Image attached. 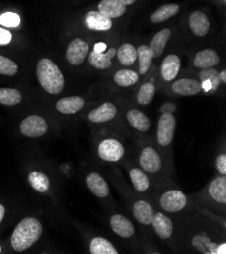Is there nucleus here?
Returning <instances> with one entry per match:
<instances>
[{
  "mask_svg": "<svg viewBox=\"0 0 226 254\" xmlns=\"http://www.w3.org/2000/svg\"><path fill=\"white\" fill-rule=\"evenodd\" d=\"M0 23L6 28H16L20 23V18L16 13L5 12L0 15Z\"/></svg>",
  "mask_w": 226,
  "mask_h": 254,
  "instance_id": "obj_36",
  "label": "nucleus"
},
{
  "mask_svg": "<svg viewBox=\"0 0 226 254\" xmlns=\"http://www.w3.org/2000/svg\"><path fill=\"white\" fill-rule=\"evenodd\" d=\"M215 166H216V169L221 174L223 175L226 174V155L225 154H221L216 158Z\"/></svg>",
  "mask_w": 226,
  "mask_h": 254,
  "instance_id": "obj_38",
  "label": "nucleus"
},
{
  "mask_svg": "<svg viewBox=\"0 0 226 254\" xmlns=\"http://www.w3.org/2000/svg\"><path fill=\"white\" fill-rule=\"evenodd\" d=\"M116 54L119 62L124 66H131L137 60V49L129 43L121 45L116 51Z\"/></svg>",
  "mask_w": 226,
  "mask_h": 254,
  "instance_id": "obj_25",
  "label": "nucleus"
},
{
  "mask_svg": "<svg viewBox=\"0 0 226 254\" xmlns=\"http://www.w3.org/2000/svg\"><path fill=\"white\" fill-rule=\"evenodd\" d=\"M219 78H220V81L222 83H226V71L225 70H222L219 73Z\"/></svg>",
  "mask_w": 226,
  "mask_h": 254,
  "instance_id": "obj_42",
  "label": "nucleus"
},
{
  "mask_svg": "<svg viewBox=\"0 0 226 254\" xmlns=\"http://www.w3.org/2000/svg\"><path fill=\"white\" fill-rule=\"evenodd\" d=\"M97 9L105 16L113 19L123 16L127 10V5L122 0H100Z\"/></svg>",
  "mask_w": 226,
  "mask_h": 254,
  "instance_id": "obj_10",
  "label": "nucleus"
},
{
  "mask_svg": "<svg viewBox=\"0 0 226 254\" xmlns=\"http://www.w3.org/2000/svg\"><path fill=\"white\" fill-rule=\"evenodd\" d=\"M122 1H123L125 4H126L127 6H128V5H131V4H133V3L136 1V0H122Z\"/></svg>",
  "mask_w": 226,
  "mask_h": 254,
  "instance_id": "obj_44",
  "label": "nucleus"
},
{
  "mask_svg": "<svg viewBox=\"0 0 226 254\" xmlns=\"http://www.w3.org/2000/svg\"><path fill=\"white\" fill-rule=\"evenodd\" d=\"M137 59L139 60V73L141 75H144L149 70L150 66H151L153 55L151 50L148 46L141 45L137 49Z\"/></svg>",
  "mask_w": 226,
  "mask_h": 254,
  "instance_id": "obj_30",
  "label": "nucleus"
},
{
  "mask_svg": "<svg viewBox=\"0 0 226 254\" xmlns=\"http://www.w3.org/2000/svg\"><path fill=\"white\" fill-rule=\"evenodd\" d=\"M129 174L133 186L137 191L143 192L147 190V189L149 188V180L144 171L139 168H133L130 170Z\"/></svg>",
  "mask_w": 226,
  "mask_h": 254,
  "instance_id": "obj_33",
  "label": "nucleus"
},
{
  "mask_svg": "<svg viewBox=\"0 0 226 254\" xmlns=\"http://www.w3.org/2000/svg\"><path fill=\"white\" fill-rule=\"evenodd\" d=\"M86 184L90 191L98 197H106L110 192L107 182L103 179L102 175L96 172H91L87 176Z\"/></svg>",
  "mask_w": 226,
  "mask_h": 254,
  "instance_id": "obj_21",
  "label": "nucleus"
},
{
  "mask_svg": "<svg viewBox=\"0 0 226 254\" xmlns=\"http://www.w3.org/2000/svg\"><path fill=\"white\" fill-rule=\"evenodd\" d=\"M85 101L81 96H67L59 99L56 104V109L64 115H73L84 108Z\"/></svg>",
  "mask_w": 226,
  "mask_h": 254,
  "instance_id": "obj_14",
  "label": "nucleus"
},
{
  "mask_svg": "<svg viewBox=\"0 0 226 254\" xmlns=\"http://www.w3.org/2000/svg\"><path fill=\"white\" fill-rule=\"evenodd\" d=\"M43 233L42 224L35 218L21 220L12 233L11 246L15 251H24L36 243Z\"/></svg>",
  "mask_w": 226,
  "mask_h": 254,
  "instance_id": "obj_1",
  "label": "nucleus"
},
{
  "mask_svg": "<svg viewBox=\"0 0 226 254\" xmlns=\"http://www.w3.org/2000/svg\"><path fill=\"white\" fill-rule=\"evenodd\" d=\"M171 89L174 93L183 95V96H192L199 94L201 90L203 89L201 82L190 79V78H182L174 81L171 85Z\"/></svg>",
  "mask_w": 226,
  "mask_h": 254,
  "instance_id": "obj_13",
  "label": "nucleus"
},
{
  "mask_svg": "<svg viewBox=\"0 0 226 254\" xmlns=\"http://www.w3.org/2000/svg\"><path fill=\"white\" fill-rule=\"evenodd\" d=\"M133 215L139 223L143 225H150L154 217V211L151 205L148 204L147 201L138 200L134 204Z\"/></svg>",
  "mask_w": 226,
  "mask_h": 254,
  "instance_id": "obj_22",
  "label": "nucleus"
},
{
  "mask_svg": "<svg viewBox=\"0 0 226 254\" xmlns=\"http://www.w3.org/2000/svg\"><path fill=\"white\" fill-rule=\"evenodd\" d=\"M37 77L42 88L50 94H59L64 88V75L49 58H42L37 64Z\"/></svg>",
  "mask_w": 226,
  "mask_h": 254,
  "instance_id": "obj_2",
  "label": "nucleus"
},
{
  "mask_svg": "<svg viewBox=\"0 0 226 254\" xmlns=\"http://www.w3.org/2000/svg\"><path fill=\"white\" fill-rule=\"evenodd\" d=\"M29 183L31 187L39 192H46L50 188L49 177L40 171H33L29 174Z\"/></svg>",
  "mask_w": 226,
  "mask_h": 254,
  "instance_id": "obj_32",
  "label": "nucleus"
},
{
  "mask_svg": "<svg viewBox=\"0 0 226 254\" xmlns=\"http://www.w3.org/2000/svg\"><path fill=\"white\" fill-rule=\"evenodd\" d=\"M222 1H223L224 3H226V0H222Z\"/></svg>",
  "mask_w": 226,
  "mask_h": 254,
  "instance_id": "obj_45",
  "label": "nucleus"
},
{
  "mask_svg": "<svg viewBox=\"0 0 226 254\" xmlns=\"http://www.w3.org/2000/svg\"><path fill=\"white\" fill-rule=\"evenodd\" d=\"M210 243L211 242L207 236L198 235L193 239V246L202 253H209Z\"/></svg>",
  "mask_w": 226,
  "mask_h": 254,
  "instance_id": "obj_37",
  "label": "nucleus"
},
{
  "mask_svg": "<svg viewBox=\"0 0 226 254\" xmlns=\"http://www.w3.org/2000/svg\"><path fill=\"white\" fill-rule=\"evenodd\" d=\"M116 55V49L111 48L109 49L107 52H97L95 50H92L89 57L88 61L91 66L98 70H106L110 69L112 67V60Z\"/></svg>",
  "mask_w": 226,
  "mask_h": 254,
  "instance_id": "obj_15",
  "label": "nucleus"
},
{
  "mask_svg": "<svg viewBox=\"0 0 226 254\" xmlns=\"http://www.w3.org/2000/svg\"><path fill=\"white\" fill-rule=\"evenodd\" d=\"M117 115V108L112 103L100 105L88 114V119L92 123H106L111 121Z\"/></svg>",
  "mask_w": 226,
  "mask_h": 254,
  "instance_id": "obj_18",
  "label": "nucleus"
},
{
  "mask_svg": "<svg viewBox=\"0 0 226 254\" xmlns=\"http://www.w3.org/2000/svg\"><path fill=\"white\" fill-rule=\"evenodd\" d=\"M189 25L193 34L197 37H205L210 30L208 16L200 10H196L191 13L189 17Z\"/></svg>",
  "mask_w": 226,
  "mask_h": 254,
  "instance_id": "obj_8",
  "label": "nucleus"
},
{
  "mask_svg": "<svg viewBox=\"0 0 226 254\" xmlns=\"http://www.w3.org/2000/svg\"><path fill=\"white\" fill-rule=\"evenodd\" d=\"M187 205V196L181 190H168L160 197L161 208L169 213L182 211Z\"/></svg>",
  "mask_w": 226,
  "mask_h": 254,
  "instance_id": "obj_7",
  "label": "nucleus"
},
{
  "mask_svg": "<svg viewBox=\"0 0 226 254\" xmlns=\"http://www.w3.org/2000/svg\"><path fill=\"white\" fill-rule=\"evenodd\" d=\"M85 24L91 31H109L112 25V19L100 13L98 10L88 11L85 15Z\"/></svg>",
  "mask_w": 226,
  "mask_h": 254,
  "instance_id": "obj_12",
  "label": "nucleus"
},
{
  "mask_svg": "<svg viewBox=\"0 0 226 254\" xmlns=\"http://www.w3.org/2000/svg\"><path fill=\"white\" fill-rule=\"evenodd\" d=\"M22 95L15 88H0V105L8 107L17 106L21 103Z\"/></svg>",
  "mask_w": 226,
  "mask_h": 254,
  "instance_id": "obj_31",
  "label": "nucleus"
},
{
  "mask_svg": "<svg viewBox=\"0 0 226 254\" xmlns=\"http://www.w3.org/2000/svg\"><path fill=\"white\" fill-rule=\"evenodd\" d=\"M110 223L113 231L121 237L129 238L135 233V228L131 221L122 215L112 216Z\"/></svg>",
  "mask_w": 226,
  "mask_h": 254,
  "instance_id": "obj_16",
  "label": "nucleus"
},
{
  "mask_svg": "<svg viewBox=\"0 0 226 254\" xmlns=\"http://www.w3.org/2000/svg\"><path fill=\"white\" fill-rule=\"evenodd\" d=\"M179 11H180V5L175 3L165 4L160 6L158 9H156L151 15H150V20H151L153 23H160L171 18L175 14H178Z\"/></svg>",
  "mask_w": 226,
  "mask_h": 254,
  "instance_id": "obj_27",
  "label": "nucleus"
},
{
  "mask_svg": "<svg viewBox=\"0 0 226 254\" xmlns=\"http://www.w3.org/2000/svg\"><path fill=\"white\" fill-rule=\"evenodd\" d=\"M220 62L218 54L212 49L201 50L194 58V66L200 69L211 68Z\"/></svg>",
  "mask_w": 226,
  "mask_h": 254,
  "instance_id": "obj_20",
  "label": "nucleus"
},
{
  "mask_svg": "<svg viewBox=\"0 0 226 254\" xmlns=\"http://www.w3.org/2000/svg\"><path fill=\"white\" fill-rule=\"evenodd\" d=\"M127 120L137 131L147 132L150 129V121L148 117L139 110H130L127 113Z\"/></svg>",
  "mask_w": 226,
  "mask_h": 254,
  "instance_id": "obj_24",
  "label": "nucleus"
},
{
  "mask_svg": "<svg viewBox=\"0 0 226 254\" xmlns=\"http://www.w3.org/2000/svg\"><path fill=\"white\" fill-rule=\"evenodd\" d=\"M98 156L105 161L117 162L121 160L125 154L123 145L115 139H106L98 145Z\"/></svg>",
  "mask_w": 226,
  "mask_h": 254,
  "instance_id": "obj_6",
  "label": "nucleus"
},
{
  "mask_svg": "<svg viewBox=\"0 0 226 254\" xmlns=\"http://www.w3.org/2000/svg\"><path fill=\"white\" fill-rule=\"evenodd\" d=\"M89 46L87 42L82 39H74L72 40L66 50V60L72 66L81 65L88 55Z\"/></svg>",
  "mask_w": 226,
  "mask_h": 254,
  "instance_id": "obj_4",
  "label": "nucleus"
},
{
  "mask_svg": "<svg viewBox=\"0 0 226 254\" xmlns=\"http://www.w3.org/2000/svg\"><path fill=\"white\" fill-rule=\"evenodd\" d=\"M11 39H12V36L10 32L0 28V46L9 44L11 42Z\"/></svg>",
  "mask_w": 226,
  "mask_h": 254,
  "instance_id": "obj_39",
  "label": "nucleus"
},
{
  "mask_svg": "<svg viewBox=\"0 0 226 254\" xmlns=\"http://www.w3.org/2000/svg\"><path fill=\"white\" fill-rule=\"evenodd\" d=\"M181 69V59L179 56L170 54L167 55L160 66V73L163 80L169 82L175 79Z\"/></svg>",
  "mask_w": 226,
  "mask_h": 254,
  "instance_id": "obj_11",
  "label": "nucleus"
},
{
  "mask_svg": "<svg viewBox=\"0 0 226 254\" xmlns=\"http://www.w3.org/2000/svg\"><path fill=\"white\" fill-rule=\"evenodd\" d=\"M170 37H171V31L169 29H163L159 31L157 34H155L151 42H150V45L148 46L150 50H151L153 58H158L162 55Z\"/></svg>",
  "mask_w": 226,
  "mask_h": 254,
  "instance_id": "obj_23",
  "label": "nucleus"
},
{
  "mask_svg": "<svg viewBox=\"0 0 226 254\" xmlns=\"http://www.w3.org/2000/svg\"><path fill=\"white\" fill-rule=\"evenodd\" d=\"M4 215H5V208L0 204V223H1V221L3 220Z\"/></svg>",
  "mask_w": 226,
  "mask_h": 254,
  "instance_id": "obj_43",
  "label": "nucleus"
},
{
  "mask_svg": "<svg viewBox=\"0 0 226 254\" xmlns=\"http://www.w3.org/2000/svg\"><path fill=\"white\" fill-rule=\"evenodd\" d=\"M153 229L161 239H168L172 235L173 225L171 220L162 213L154 214L151 222Z\"/></svg>",
  "mask_w": 226,
  "mask_h": 254,
  "instance_id": "obj_19",
  "label": "nucleus"
},
{
  "mask_svg": "<svg viewBox=\"0 0 226 254\" xmlns=\"http://www.w3.org/2000/svg\"><path fill=\"white\" fill-rule=\"evenodd\" d=\"M91 254H118L119 252L114 245L103 237H95L91 240L89 245Z\"/></svg>",
  "mask_w": 226,
  "mask_h": 254,
  "instance_id": "obj_29",
  "label": "nucleus"
},
{
  "mask_svg": "<svg viewBox=\"0 0 226 254\" xmlns=\"http://www.w3.org/2000/svg\"><path fill=\"white\" fill-rule=\"evenodd\" d=\"M209 195L217 202L225 204L226 202V177L219 176L215 179L208 188Z\"/></svg>",
  "mask_w": 226,
  "mask_h": 254,
  "instance_id": "obj_26",
  "label": "nucleus"
},
{
  "mask_svg": "<svg viewBox=\"0 0 226 254\" xmlns=\"http://www.w3.org/2000/svg\"><path fill=\"white\" fill-rule=\"evenodd\" d=\"M226 253V243H222L217 246L216 254H225Z\"/></svg>",
  "mask_w": 226,
  "mask_h": 254,
  "instance_id": "obj_40",
  "label": "nucleus"
},
{
  "mask_svg": "<svg viewBox=\"0 0 226 254\" xmlns=\"http://www.w3.org/2000/svg\"><path fill=\"white\" fill-rule=\"evenodd\" d=\"M177 121L172 114L163 113L158 121L157 126V141L161 146H168L174 136Z\"/></svg>",
  "mask_w": 226,
  "mask_h": 254,
  "instance_id": "obj_3",
  "label": "nucleus"
},
{
  "mask_svg": "<svg viewBox=\"0 0 226 254\" xmlns=\"http://www.w3.org/2000/svg\"><path fill=\"white\" fill-rule=\"evenodd\" d=\"M199 78L201 80L202 87L204 90L210 91V93H215L220 85V78H219V72L214 68H205L201 69L199 73Z\"/></svg>",
  "mask_w": 226,
  "mask_h": 254,
  "instance_id": "obj_17",
  "label": "nucleus"
},
{
  "mask_svg": "<svg viewBox=\"0 0 226 254\" xmlns=\"http://www.w3.org/2000/svg\"><path fill=\"white\" fill-rule=\"evenodd\" d=\"M141 167L150 173H154L160 170L161 168V158L158 155L155 149L151 147H146L143 149L140 159H139Z\"/></svg>",
  "mask_w": 226,
  "mask_h": 254,
  "instance_id": "obj_9",
  "label": "nucleus"
},
{
  "mask_svg": "<svg viewBox=\"0 0 226 254\" xmlns=\"http://www.w3.org/2000/svg\"><path fill=\"white\" fill-rule=\"evenodd\" d=\"M48 131V124L44 118L37 115H32L22 120L20 124V132L22 135L37 138L44 136Z\"/></svg>",
  "mask_w": 226,
  "mask_h": 254,
  "instance_id": "obj_5",
  "label": "nucleus"
},
{
  "mask_svg": "<svg viewBox=\"0 0 226 254\" xmlns=\"http://www.w3.org/2000/svg\"><path fill=\"white\" fill-rule=\"evenodd\" d=\"M17 72L18 66L13 60L0 55V74L5 76H13L17 74Z\"/></svg>",
  "mask_w": 226,
  "mask_h": 254,
  "instance_id": "obj_35",
  "label": "nucleus"
},
{
  "mask_svg": "<svg viewBox=\"0 0 226 254\" xmlns=\"http://www.w3.org/2000/svg\"><path fill=\"white\" fill-rule=\"evenodd\" d=\"M106 48H107V46H106L105 44H103V43H98V44H95V46H94V49H93V50L97 51V52H103L104 50H106Z\"/></svg>",
  "mask_w": 226,
  "mask_h": 254,
  "instance_id": "obj_41",
  "label": "nucleus"
},
{
  "mask_svg": "<svg viewBox=\"0 0 226 254\" xmlns=\"http://www.w3.org/2000/svg\"><path fill=\"white\" fill-rule=\"evenodd\" d=\"M139 80V74L130 69H122L115 73L114 81L121 87H128L134 85Z\"/></svg>",
  "mask_w": 226,
  "mask_h": 254,
  "instance_id": "obj_28",
  "label": "nucleus"
},
{
  "mask_svg": "<svg viewBox=\"0 0 226 254\" xmlns=\"http://www.w3.org/2000/svg\"><path fill=\"white\" fill-rule=\"evenodd\" d=\"M155 95V85L152 82L143 83L138 91L137 101L139 105L147 106L151 103Z\"/></svg>",
  "mask_w": 226,
  "mask_h": 254,
  "instance_id": "obj_34",
  "label": "nucleus"
}]
</instances>
